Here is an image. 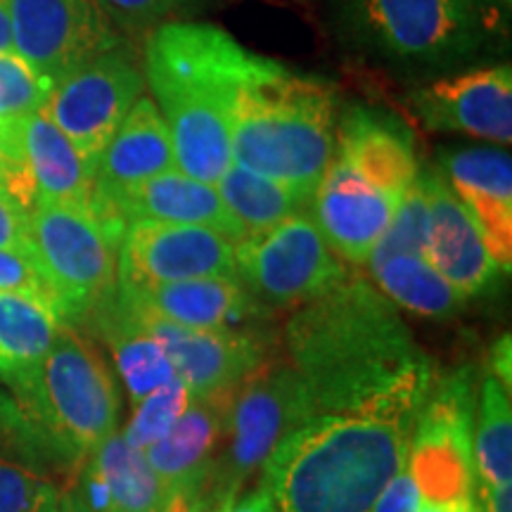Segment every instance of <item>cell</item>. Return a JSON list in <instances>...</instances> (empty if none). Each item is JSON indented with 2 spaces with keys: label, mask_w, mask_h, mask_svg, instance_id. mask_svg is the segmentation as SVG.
Listing matches in <instances>:
<instances>
[{
  "label": "cell",
  "mask_w": 512,
  "mask_h": 512,
  "mask_svg": "<svg viewBox=\"0 0 512 512\" xmlns=\"http://www.w3.org/2000/svg\"><path fill=\"white\" fill-rule=\"evenodd\" d=\"M285 349L318 415L418 420L434 382L430 356L396 306L361 275L294 309Z\"/></svg>",
  "instance_id": "6da1fadb"
},
{
  "label": "cell",
  "mask_w": 512,
  "mask_h": 512,
  "mask_svg": "<svg viewBox=\"0 0 512 512\" xmlns=\"http://www.w3.org/2000/svg\"><path fill=\"white\" fill-rule=\"evenodd\" d=\"M247 57L249 50L214 24L169 22L145 38V83L185 176L216 185L233 164L230 110Z\"/></svg>",
  "instance_id": "7a4b0ae2"
},
{
  "label": "cell",
  "mask_w": 512,
  "mask_h": 512,
  "mask_svg": "<svg viewBox=\"0 0 512 512\" xmlns=\"http://www.w3.org/2000/svg\"><path fill=\"white\" fill-rule=\"evenodd\" d=\"M415 420L320 413L280 441L261 467L278 512H373L406 465Z\"/></svg>",
  "instance_id": "3957f363"
},
{
  "label": "cell",
  "mask_w": 512,
  "mask_h": 512,
  "mask_svg": "<svg viewBox=\"0 0 512 512\" xmlns=\"http://www.w3.org/2000/svg\"><path fill=\"white\" fill-rule=\"evenodd\" d=\"M337 124L339 93L328 79L249 53L230 110L233 164L313 197L335 157Z\"/></svg>",
  "instance_id": "277c9868"
},
{
  "label": "cell",
  "mask_w": 512,
  "mask_h": 512,
  "mask_svg": "<svg viewBox=\"0 0 512 512\" xmlns=\"http://www.w3.org/2000/svg\"><path fill=\"white\" fill-rule=\"evenodd\" d=\"M121 394L98 349L64 325L27 380L0 396V434L12 451L79 467L119 430Z\"/></svg>",
  "instance_id": "5b68a950"
},
{
  "label": "cell",
  "mask_w": 512,
  "mask_h": 512,
  "mask_svg": "<svg viewBox=\"0 0 512 512\" xmlns=\"http://www.w3.org/2000/svg\"><path fill=\"white\" fill-rule=\"evenodd\" d=\"M29 256L64 325L86 323L117 290L121 238L88 204L38 202L29 209Z\"/></svg>",
  "instance_id": "8992f818"
},
{
  "label": "cell",
  "mask_w": 512,
  "mask_h": 512,
  "mask_svg": "<svg viewBox=\"0 0 512 512\" xmlns=\"http://www.w3.org/2000/svg\"><path fill=\"white\" fill-rule=\"evenodd\" d=\"M309 389L290 363L264 361L235 392L204 505L216 512L240 496L256 470L299 427L316 418Z\"/></svg>",
  "instance_id": "52a82bcc"
},
{
  "label": "cell",
  "mask_w": 512,
  "mask_h": 512,
  "mask_svg": "<svg viewBox=\"0 0 512 512\" xmlns=\"http://www.w3.org/2000/svg\"><path fill=\"white\" fill-rule=\"evenodd\" d=\"M344 17L373 53L422 67L470 57L484 36L477 0H347Z\"/></svg>",
  "instance_id": "ba28073f"
},
{
  "label": "cell",
  "mask_w": 512,
  "mask_h": 512,
  "mask_svg": "<svg viewBox=\"0 0 512 512\" xmlns=\"http://www.w3.org/2000/svg\"><path fill=\"white\" fill-rule=\"evenodd\" d=\"M349 275L309 211H299L235 245V278L261 311L299 309Z\"/></svg>",
  "instance_id": "9c48e42d"
},
{
  "label": "cell",
  "mask_w": 512,
  "mask_h": 512,
  "mask_svg": "<svg viewBox=\"0 0 512 512\" xmlns=\"http://www.w3.org/2000/svg\"><path fill=\"white\" fill-rule=\"evenodd\" d=\"M406 467L422 503L472 501L475 491V373L460 366L434 380L415 420Z\"/></svg>",
  "instance_id": "30bf717a"
},
{
  "label": "cell",
  "mask_w": 512,
  "mask_h": 512,
  "mask_svg": "<svg viewBox=\"0 0 512 512\" xmlns=\"http://www.w3.org/2000/svg\"><path fill=\"white\" fill-rule=\"evenodd\" d=\"M143 88V64L131 48L119 43L57 81L43 112L88 162L98 166L114 131L143 98Z\"/></svg>",
  "instance_id": "8fae6325"
},
{
  "label": "cell",
  "mask_w": 512,
  "mask_h": 512,
  "mask_svg": "<svg viewBox=\"0 0 512 512\" xmlns=\"http://www.w3.org/2000/svg\"><path fill=\"white\" fill-rule=\"evenodd\" d=\"M93 178L95 164L43 110L0 121V185L27 211L38 202L88 204Z\"/></svg>",
  "instance_id": "7c38bea8"
},
{
  "label": "cell",
  "mask_w": 512,
  "mask_h": 512,
  "mask_svg": "<svg viewBox=\"0 0 512 512\" xmlns=\"http://www.w3.org/2000/svg\"><path fill=\"white\" fill-rule=\"evenodd\" d=\"M12 50L50 88L124 38L95 0H8Z\"/></svg>",
  "instance_id": "4fadbf2b"
},
{
  "label": "cell",
  "mask_w": 512,
  "mask_h": 512,
  "mask_svg": "<svg viewBox=\"0 0 512 512\" xmlns=\"http://www.w3.org/2000/svg\"><path fill=\"white\" fill-rule=\"evenodd\" d=\"M235 275V242L204 226L131 221L121 235L117 287L140 290Z\"/></svg>",
  "instance_id": "5bb4252c"
},
{
  "label": "cell",
  "mask_w": 512,
  "mask_h": 512,
  "mask_svg": "<svg viewBox=\"0 0 512 512\" xmlns=\"http://www.w3.org/2000/svg\"><path fill=\"white\" fill-rule=\"evenodd\" d=\"M124 306L157 339L190 396H204V399L235 396L247 377L266 361L264 342L254 332L235 328H183L145 311L131 309L128 304Z\"/></svg>",
  "instance_id": "9a60e30c"
},
{
  "label": "cell",
  "mask_w": 512,
  "mask_h": 512,
  "mask_svg": "<svg viewBox=\"0 0 512 512\" xmlns=\"http://www.w3.org/2000/svg\"><path fill=\"white\" fill-rule=\"evenodd\" d=\"M411 107L434 131H458L501 147L512 143V69L510 64L446 76L411 95Z\"/></svg>",
  "instance_id": "2e32d148"
},
{
  "label": "cell",
  "mask_w": 512,
  "mask_h": 512,
  "mask_svg": "<svg viewBox=\"0 0 512 512\" xmlns=\"http://www.w3.org/2000/svg\"><path fill=\"white\" fill-rule=\"evenodd\" d=\"M174 169L176 155L169 126H166L162 112L157 110L155 100L143 95L102 150L98 166H95L88 207L121 238L124 230L112 221L117 202L136 185Z\"/></svg>",
  "instance_id": "e0dca14e"
},
{
  "label": "cell",
  "mask_w": 512,
  "mask_h": 512,
  "mask_svg": "<svg viewBox=\"0 0 512 512\" xmlns=\"http://www.w3.org/2000/svg\"><path fill=\"white\" fill-rule=\"evenodd\" d=\"M399 202V195L375 188L342 159L332 157L313 192L309 214L337 259L366 266Z\"/></svg>",
  "instance_id": "ac0fdd59"
},
{
  "label": "cell",
  "mask_w": 512,
  "mask_h": 512,
  "mask_svg": "<svg viewBox=\"0 0 512 512\" xmlns=\"http://www.w3.org/2000/svg\"><path fill=\"white\" fill-rule=\"evenodd\" d=\"M420 181L430 204L425 259L465 299L494 290L503 271L491 259L470 211L439 169L420 174Z\"/></svg>",
  "instance_id": "d6986e66"
},
{
  "label": "cell",
  "mask_w": 512,
  "mask_h": 512,
  "mask_svg": "<svg viewBox=\"0 0 512 512\" xmlns=\"http://www.w3.org/2000/svg\"><path fill=\"white\" fill-rule=\"evenodd\" d=\"M230 406L233 396H190L181 418L166 437L143 451L147 463L164 479L174 498L204 503L228 432Z\"/></svg>",
  "instance_id": "ffe728a7"
},
{
  "label": "cell",
  "mask_w": 512,
  "mask_h": 512,
  "mask_svg": "<svg viewBox=\"0 0 512 512\" xmlns=\"http://www.w3.org/2000/svg\"><path fill=\"white\" fill-rule=\"evenodd\" d=\"M441 174L470 211L491 259L512 268V157L503 147H458L441 157Z\"/></svg>",
  "instance_id": "44dd1931"
},
{
  "label": "cell",
  "mask_w": 512,
  "mask_h": 512,
  "mask_svg": "<svg viewBox=\"0 0 512 512\" xmlns=\"http://www.w3.org/2000/svg\"><path fill=\"white\" fill-rule=\"evenodd\" d=\"M335 157L389 195L403 197L420 174L413 133L392 114L370 107L339 114Z\"/></svg>",
  "instance_id": "7402d4cb"
},
{
  "label": "cell",
  "mask_w": 512,
  "mask_h": 512,
  "mask_svg": "<svg viewBox=\"0 0 512 512\" xmlns=\"http://www.w3.org/2000/svg\"><path fill=\"white\" fill-rule=\"evenodd\" d=\"M72 482L93 512H166L174 503L145 453L128 444L119 430L76 467Z\"/></svg>",
  "instance_id": "603a6c76"
},
{
  "label": "cell",
  "mask_w": 512,
  "mask_h": 512,
  "mask_svg": "<svg viewBox=\"0 0 512 512\" xmlns=\"http://www.w3.org/2000/svg\"><path fill=\"white\" fill-rule=\"evenodd\" d=\"M117 294L131 309L197 330L233 328L235 323L261 313L235 275L181 280V283L140 287V290L117 287Z\"/></svg>",
  "instance_id": "cb8c5ba5"
},
{
  "label": "cell",
  "mask_w": 512,
  "mask_h": 512,
  "mask_svg": "<svg viewBox=\"0 0 512 512\" xmlns=\"http://www.w3.org/2000/svg\"><path fill=\"white\" fill-rule=\"evenodd\" d=\"M112 221L121 230L131 221H162L204 226L226 235L238 245L247 238L238 221L230 216L216 185L185 176L183 171H166L140 183L117 202Z\"/></svg>",
  "instance_id": "d4e9b609"
},
{
  "label": "cell",
  "mask_w": 512,
  "mask_h": 512,
  "mask_svg": "<svg viewBox=\"0 0 512 512\" xmlns=\"http://www.w3.org/2000/svg\"><path fill=\"white\" fill-rule=\"evenodd\" d=\"M86 323L93 325L110 347L114 366L133 406L176 375L157 339L119 302L117 290L95 306Z\"/></svg>",
  "instance_id": "484cf974"
},
{
  "label": "cell",
  "mask_w": 512,
  "mask_h": 512,
  "mask_svg": "<svg viewBox=\"0 0 512 512\" xmlns=\"http://www.w3.org/2000/svg\"><path fill=\"white\" fill-rule=\"evenodd\" d=\"M64 323L46 299L0 290V380L24 382L53 349Z\"/></svg>",
  "instance_id": "4316f807"
},
{
  "label": "cell",
  "mask_w": 512,
  "mask_h": 512,
  "mask_svg": "<svg viewBox=\"0 0 512 512\" xmlns=\"http://www.w3.org/2000/svg\"><path fill=\"white\" fill-rule=\"evenodd\" d=\"M375 287L394 306L427 318H448L463 309L467 299L444 275L434 271L425 256L396 254L368 268Z\"/></svg>",
  "instance_id": "83f0119b"
},
{
  "label": "cell",
  "mask_w": 512,
  "mask_h": 512,
  "mask_svg": "<svg viewBox=\"0 0 512 512\" xmlns=\"http://www.w3.org/2000/svg\"><path fill=\"white\" fill-rule=\"evenodd\" d=\"M216 190L230 216L240 223L247 235L278 226L311 207L309 195H302L299 190L273 178L242 169L238 164H230V169L216 183Z\"/></svg>",
  "instance_id": "f1b7e54d"
},
{
  "label": "cell",
  "mask_w": 512,
  "mask_h": 512,
  "mask_svg": "<svg viewBox=\"0 0 512 512\" xmlns=\"http://www.w3.org/2000/svg\"><path fill=\"white\" fill-rule=\"evenodd\" d=\"M477 482L510 486L512 482V411L510 392L494 375H484L475 425Z\"/></svg>",
  "instance_id": "f546056e"
},
{
  "label": "cell",
  "mask_w": 512,
  "mask_h": 512,
  "mask_svg": "<svg viewBox=\"0 0 512 512\" xmlns=\"http://www.w3.org/2000/svg\"><path fill=\"white\" fill-rule=\"evenodd\" d=\"M427 226H430V204H427L425 185H422L418 174L411 188L403 192L399 207H396L392 221L375 245L373 254L368 256L366 266L370 268L396 254L425 256Z\"/></svg>",
  "instance_id": "4dcf8cb0"
},
{
  "label": "cell",
  "mask_w": 512,
  "mask_h": 512,
  "mask_svg": "<svg viewBox=\"0 0 512 512\" xmlns=\"http://www.w3.org/2000/svg\"><path fill=\"white\" fill-rule=\"evenodd\" d=\"M190 401L188 387L174 375L169 382H164L162 387H157L155 392L147 394L143 401H138L133 406L131 420L124 427V439L138 451H145L155 441L166 437V432L176 425V420L181 418Z\"/></svg>",
  "instance_id": "1f68e13d"
},
{
  "label": "cell",
  "mask_w": 512,
  "mask_h": 512,
  "mask_svg": "<svg viewBox=\"0 0 512 512\" xmlns=\"http://www.w3.org/2000/svg\"><path fill=\"white\" fill-rule=\"evenodd\" d=\"M110 24L124 38H147L157 27L181 22L197 0H95Z\"/></svg>",
  "instance_id": "d6a6232c"
},
{
  "label": "cell",
  "mask_w": 512,
  "mask_h": 512,
  "mask_svg": "<svg viewBox=\"0 0 512 512\" xmlns=\"http://www.w3.org/2000/svg\"><path fill=\"white\" fill-rule=\"evenodd\" d=\"M50 86L34 74L22 57L0 53V121L41 112Z\"/></svg>",
  "instance_id": "836d02e7"
},
{
  "label": "cell",
  "mask_w": 512,
  "mask_h": 512,
  "mask_svg": "<svg viewBox=\"0 0 512 512\" xmlns=\"http://www.w3.org/2000/svg\"><path fill=\"white\" fill-rule=\"evenodd\" d=\"M48 484L34 463L0 444V512H29Z\"/></svg>",
  "instance_id": "e575fe53"
},
{
  "label": "cell",
  "mask_w": 512,
  "mask_h": 512,
  "mask_svg": "<svg viewBox=\"0 0 512 512\" xmlns=\"http://www.w3.org/2000/svg\"><path fill=\"white\" fill-rule=\"evenodd\" d=\"M0 290L34 294V297L46 299V302L53 306V302H50L48 287L43 283L41 275H38L34 261L24 254L5 252V249H0Z\"/></svg>",
  "instance_id": "d590c367"
},
{
  "label": "cell",
  "mask_w": 512,
  "mask_h": 512,
  "mask_svg": "<svg viewBox=\"0 0 512 512\" xmlns=\"http://www.w3.org/2000/svg\"><path fill=\"white\" fill-rule=\"evenodd\" d=\"M27 216L29 211L0 185V249L29 256Z\"/></svg>",
  "instance_id": "8d00e7d4"
},
{
  "label": "cell",
  "mask_w": 512,
  "mask_h": 512,
  "mask_svg": "<svg viewBox=\"0 0 512 512\" xmlns=\"http://www.w3.org/2000/svg\"><path fill=\"white\" fill-rule=\"evenodd\" d=\"M420 508V491L415 486L408 467L403 465L380 491V496H377L373 505V512H420Z\"/></svg>",
  "instance_id": "74e56055"
},
{
  "label": "cell",
  "mask_w": 512,
  "mask_h": 512,
  "mask_svg": "<svg viewBox=\"0 0 512 512\" xmlns=\"http://www.w3.org/2000/svg\"><path fill=\"white\" fill-rule=\"evenodd\" d=\"M475 501L482 512H512V496L510 486H494L486 482H477L475 491H472Z\"/></svg>",
  "instance_id": "f35d334b"
},
{
  "label": "cell",
  "mask_w": 512,
  "mask_h": 512,
  "mask_svg": "<svg viewBox=\"0 0 512 512\" xmlns=\"http://www.w3.org/2000/svg\"><path fill=\"white\" fill-rule=\"evenodd\" d=\"M216 512H278V508H275L273 498L266 491V486L259 484V489H254L252 494L233 498V501L221 505Z\"/></svg>",
  "instance_id": "ab89813d"
},
{
  "label": "cell",
  "mask_w": 512,
  "mask_h": 512,
  "mask_svg": "<svg viewBox=\"0 0 512 512\" xmlns=\"http://www.w3.org/2000/svg\"><path fill=\"white\" fill-rule=\"evenodd\" d=\"M510 335H503L501 339H498V342L494 344V349H491V368H494V375L498 382L503 384L505 389H508L510 392V377H512V373H510V361H512V356H510Z\"/></svg>",
  "instance_id": "60d3db41"
},
{
  "label": "cell",
  "mask_w": 512,
  "mask_h": 512,
  "mask_svg": "<svg viewBox=\"0 0 512 512\" xmlns=\"http://www.w3.org/2000/svg\"><path fill=\"white\" fill-rule=\"evenodd\" d=\"M57 510L60 512H93L91 505L86 503V498L81 496L79 486L74 482L67 489L60 491V501H57Z\"/></svg>",
  "instance_id": "b9f144b4"
},
{
  "label": "cell",
  "mask_w": 512,
  "mask_h": 512,
  "mask_svg": "<svg viewBox=\"0 0 512 512\" xmlns=\"http://www.w3.org/2000/svg\"><path fill=\"white\" fill-rule=\"evenodd\" d=\"M0 53H15L12 50V22L8 0H0Z\"/></svg>",
  "instance_id": "7bdbcfd3"
},
{
  "label": "cell",
  "mask_w": 512,
  "mask_h": 512,
  "mask_svg": "<svg viewBox=\"0 0 512 512\" xmlns=\"http://www.w3.org/2000/svg\"><path fill=\"white\" fill-rule=\"evenodd\" d=\"M57 501H60V491H57V486L50 482L46 489L41 491V496H38V501L29 512H60L57 510Z\"/></svg>",
  "instance_id": "ee69618b"
},
{
  "label": "cell",
  "mask_w": 512,
  "mask_h": 512,
  "mask_svg": "<svg viewBox=\"0 0 512 512\" xmlns=\"http://www.w3.org/2000/svg\"><path fill=\"white\" fill-rule=\"evenodd\" d=\"M166 512H211L202 501H188V498H174Z\"/></svg>",
  "instance_id": "f6af8a7d"
},
{
  "label": "cell",
  "mask_w": 512,
  "mask_h": 512,
  "mask_svg": "<svg viewBox=\"0 0 512 512\" xmlns=\"http://www.w3.org/2000/svg\"><path fill=\"white\" fill-rule=\"evenodd\" d=\"M472 501L467 503H451V505H432V503H422L420 512H470Z\"/></svg>",
  "instance_id": "bcb514c9"
},
{
  "label": "cell",
  "mask_w": 512,
  "mask_h": 512,
  "mask_svg": "<svg viewBox=\"0 0 512 512\" xmlns=\"http://www.w3.org/2000/svg\"><path fill=\"white\" fill-rule=\"evenodd\" d=\"M470 512H482V508H479V505H477V501H475V496H472V505H470Z\"/></svg>",
  "instance_id": "7dc6e473"
},
{
  "label": "cell",
  "mask_w": 512,
  "mask_h": 512,
  "mask_svg": "<svg viewBox=\"0 0 512 512\" xmlns=\"http://www.w3.org/2000/svg\"><path fill=\"white\" fill-rule=\"evenodd\" d=\"M498 3L505 5V8H510V3H512V0H498Z\"/></svg>",
  "instance_id": "c3c4849f"
}]
</instances>
